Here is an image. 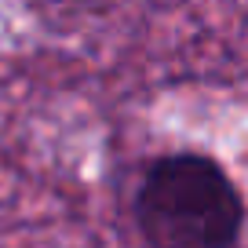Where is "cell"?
<instances>
[{"label":"cell","mask_w":248,"mask_h":248,"mask_svg":"<svg viewBox=\"0 0 248 248\" xmlns=\"http://www.w3.org/2000/svg\"><path fill=\"white\" fill-rule=\"evenodd\" d=\"M135 223L150 248H233L245 201L212 157L168 154L142 175Z\"/></svg>","instance_id":"cell-1"}]
</instances>
